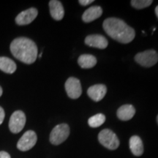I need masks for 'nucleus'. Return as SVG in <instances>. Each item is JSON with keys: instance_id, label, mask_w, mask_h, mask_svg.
Listing matches in <instances>:
<instances>
[{"instance_id": "obj_16", "label": "nucleus", "mask_w": 158, "mask_h": 158, "mask_svg": "<svg viewBox=\"0 0 158 158\" xmlns=\"http://www.w3.org/2000/svg\"><path fill=\"white\" fill-rule=\"evenodd\" d=\"M78 64L83 69L92 68L97 64V59L93 55L82 54L78 57Z\"/></svg>"}, {"instance_id": "obj_19", "label": "nucleus", "mask_w": 158, "mask_h": 158, "mask_svg": "<svg viewBox=\"0 0 158 158\" xmlns=\"http://www.w3.org/2000/svg\"><path fill=\"white\" fill-rule=\"evenodd\" d=\"M152 0H132L130 4L134 8L137 10H141L148 7L152 4Z\"/></svg>"}, {"instance_id": "obj_5", "label": "nucleus", "mask_w": 158, "mask_h": 158, "mask_svg": "<svg viewBox=\"0 0 158 158\" xmlns=\"http://www.w3.org/2000/svg\"><path fill=\"white\" fill-rule=\"evenodd\" d=\"M70 127L67 124H60L54 127L50 134V142L53 145H59L68 139Z\"/></svg>"}, {"instance_id": "obj_15", "label": "nucleus", "mask_w": 158, "mask_h": 158, "mask_svg": "<svg viewBox=\"0 0 158 158\" xmlns=\"http://www.w3.org/2000/svg\"><path fill=\"white\" fill-rule=\"evenodd\" d=\"M129 147L131 152L136 157L143 154V144L141 138L138 135H133L130 138Z\"/></svg>"}, {"instance_id": "obj_25", "label": "nucleus", "mask_w": 158, "mask_h": 158, "mask_svg": "<svg viewBox=\"0 0 158 158\" xmlns=\"http://www.w3.org/2000/svg\"><path fill=\"white\" fill-rule=\"evenodd\" d=\"M157 124H158V115L157 116Z\"/></svg>"}, {"instance_id": "obj_17", "label": "nucleus", "mask_w": 158, "mask_h": 158, "mask_svg": "<svg viewBox=\"0 0 158 158\" xmlns=\"http://www.w3.org/2000/svg\"><path fill=\"white\" fill-rule=\"evenodd\" d=\"M17 66L14 61L8 57H0V70L5 73L12 74L16 70Z\"/></svg>"}, {"instance_id": "obj_11", "label": "nucleus", "mask_w": 158, "mask_h": 158, "mask_svg": "<svg viewBox=\"0 0 158 158\" xmlns=\"http://www.w3.org/2000/svg\"><path fill=\"white\" fill-rule=\"evenodd\" d=\"M107 92V87L104 84H95L91 86L87 90L89 97L94 102L102 100Z\"/></svg>"}, {"instance_id": "obj_7", "label": "nucleus", "mask_w": 158, "mask_h": 158, "mask_svg": "<svg viewBox=\"0 0 158 158\" xmlns=\"http://www.w3.org/2000/svg\"><path fill=\"white\" fill-rule=\"evenodd\" d=\"M37 141V137L35 132L33 130H28L21 136L18 141L17 148L20 151L27 152L34 147Z\"/></svg>"}, {"instance_id": "obj_12", "label": "nucleus", "mask_w": 158, "mask_h": 158, "mask_svg": "<svg viewBox=\"0 0 158 158\" xmlns=\"http://www.w3.org/2000/svg\"><path fill=\"white\" fill-rule=\"evenodd\" d=\"M49 8L51 17L56 21H61L64 15V10L61 2L51 0L49 2Z\"/></svg>"}, {"instance_id": "obj_21", "label": "nucleus", "mask_w": 158, "mask_h": 158, "mask_svg": "<svg viewBox=\"0 0 158 158\" xmlns=\"http://www.w3.org/2000/svg\"><path fill=\"white\" fill-rule=\"evenodd\" d=\"M5 110H4L2 108L0 107V125L2 124L4 119H5Z\"/></svg>"}, {"instance_id": "obj_18", "label": "nucleus", "mask_w": 158, "mask_h": 158, "mask_svg": "<svg viewBox=\"0 0 158 158\" xmlns=\"http://www.w3.org/2000/svg\"><path fill=\"white\" fill-rule=\"evenodd\" d=\"M106 116L102 114H98L91 116L88 119V124L91 127H98L106 122Z\"/></svg>"}, {"instance_id": "obj_14", "label": "nucleus", "mask_w": 158, "mask_h": 158, "mask_svg": "<svg viewBox=\"0 0 158 158\" xmlns=\"http://www.w3.org/2000/svg\"><path fill=\"white\" fill-rule=\"evenodd\" d=\"M135 114V108L133 105L126 104L118 108L116 111L117 117L122 121H128L133 117Z\"/></svg>"}, {"instance_id": "obj_2", "label": "nucleus", "mask_w": 158, "mask_h": 158, "mask_svg": "<svg viewBox=\"0 0 158 158\" xmlns=\"http://www.w3.org/2000/svg\"><path fill=\"white\" fill-rule=\"evenodd\" d=\"M10 48L15 58L27 64H33L38 56L37 45L27 37H18L13 40Z\"/></svg>"}, {"instance_id": "obj_22", "label": "nucleus", "mask_w": 158, "mask_h": 158, "mask_svg": "<svg viewBox=\"0 0 158 158\" xmlns=\"http://www.w3.org/2000/svg\"><path fill=\"white\" fill-rule=\"evenodd\" d=\"M0 158H11L10 155L7 152L2 151L0 152Z\"/></svg>"}, {"instance_id": "obj_8", "label": "nucleus", "mask_w": 158, "mask_h": 158, "mask_svg": "<svg viewBox=\"0 0 158 158\" xmlns=\"http://www.w3.org/2000/svg\"><path fill=\"white\" fill-rule=\"evenodd\" d=\"M65 90L68 97L71 99H78L82 94V88L79 79L70 77L64 84Z\"/></svg>"}, {"instance_id": "obj_13", "label": "nucleus", "mask_w": 158, "mask_h": 158, "mask_svg": "<svg viewBox=\"0 0 158 158\" xmlns=\"http://www.w3.org/2000/svg\"><path fill=\"white\" fill-rule=\"evenodd\" d=\"M102 14V9L100 6H92L86 9L82 15V20L85 23H90L98 19Z\"/></svg>"}, {"instance_id": "obj_6", "label": "nucleus", "mask_w": 158, "mask_h": 158, "mask_svg": "<svg viewBox=\"0 0 158 158\" xmlns=\"http://www.w3.org/2000/svg\"><path fill=\"white\" fill-rule=\"evenodd\" d=\"M26 116L22 110H15L12 114L9 121L10 130L13 133H19L24 127Z\"/></svg>"}, {"instance_id": "obj_1", "label": "nucleus", "mask_w": 158, "mask_h": 158, "mask_svg": "<svg viewBox=\"0 0 158 158\" xmlns=\"http://www.w3.org/2000/svg\"><path fill=\"white\" fill-rule=\"evenodd\" d=\"M102 27L108 36L118 43L127 44L135 38V32L134 29L117 18H108L106 19L102 23Z\"/></svg>"}, {"instance_id": "obj_24", "label": "nucleus", "mask_w": 158, "mask_h": 158, "mask_svg": "<svg viewBox=\"0 0 158 158\" xmlns=\"http://www.w3.org/2000/svg\"><path fill=\"white\" fill-rule=\"evenodd\" d=\"M2 93H3V91H2V88L0 86V97L2 95Z\"/></svg>"}, {"instance_id": "obj_4", "label": "nucleus", "mask_w": 158, "mask_h": 158, "mask_svg": "<svg viewBox=\"0 0 158 158\" xmlns=\"http://www.w3.org/2000/svg\"><path fill=\"white\" fill-rule=\"evenodd\" d=\"M135 61L144 68H151L158 62V53L155 50H147L138 53L135 56Z\"/></svg>"}, {"instance_id": "obj_9", "label": "nucleus", "mask_w": 158, "mask_h": 158, "mask_svg": "<svg viewBox=\"0 0 158 158\" xmlns=\"http://www.w3.org/2000/svg\"><path fill=\"white\" fill-rule=\"evenodd\" d=\"M38 15V11L35 7L26 10L20 13L15 18V23L19 26L29 24L36 19Z\"/></svg>"}, {"instance_id": "obj_20", "label": "nucleus", "mask_w": 158, "mask_h": 158, "mask_svg": "<svg viewBox=\"0 0 158 158\" xmlns=\"http://www.w3.org/2000/svg\"><path fill=\"white\" fill-rule=\"evenodd\" d=\"M78 2L83 6H87L89 4L94 2V0H79Z\"/></svg>"}, {"instance_id": "obj_3", "label": "nucleus", "mask_w": 158, "mask_h": 158, "mask_svg": "<svg viewBox=\"0 0 158 158\" xmlns=\"http://www.w3.org/2000/svg\"><path fill=\"white\" fill-rule=\"evenodd\" d=\"M98 141L104 147L115 150L119 146V140L115 133L110 129H104L98 135Z\"/></svg>"}, {"instance_id": "obj_10", "label": "nucleus", "mask_w": 158, "mask_h": 158, "mask_svg": "<svg viewBox=\"0 0 158 158\" xmlns=\"http://www.w3.org/2000/svg\"><path fill=\"white\" fill-rule=\"evenodd\" d=\"M84 43L88 46L99 49H105L108 45V40L102 35L98 34L88 35L85 38Z\"/></svg>"}, {"instance_id": "obj_23", "label": "nucleus", "mask_w": 158, "mask_h": 158, "mask_svg": "<svg viewBox=\"0 0 158 158\" xmlns=\"http://www.w3.org/2000/svg\"><path fill=\"white\" fill-rule=\"evenodd\" d=\"M155 14H156V15H157V19H158V5L155 7Z\"/></svg>"}]
</instances>
